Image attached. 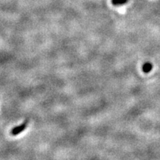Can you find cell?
I'll list each match as a JSON object with an SVG mask.
<instances>
[{
    "label": "cell",
    "instance_id": "obj_1",
    "mask_svg": "<svg viewBox=\"0 0 160 160\" xmlns=\"http://www.w3.org/2000/svg\"><path fill=\"white\" fill-rule=\"evenodd\" d=\"M28 120H25V121H24V122H22L21 125L14 127L13 128H12V130H11V134L12 135V136H17V135H19L20 133L23 132V131L27 128V127H28Z\"/></svg>",
    "mask_w": 160,
    "mask_h": 160
},
{
    "label": "cell",
    "instance_id": "obj_2",
    "mask_svg": "<svg viewBox=\"0 0 160 160\" xmlns=\"http://www.w3.org/2000/svg\"><path fill=\"white\" fill-rule=\"evenodd\" d=\"M152 68H153V64L150 62H145L142 66V70H143L144 73H148L151 71Z\"/></svg>",
    "mask_w": 160,
    "mask_h": 160
},
{
    "label": "cell",
    "instance_id": "obj_3",
    "mask_svg": "<svg viewBox=\"0 0 160 160\" xmlns=\"http://www.w3.org/2000/svg\"><path fill=\"white\" fill-rule=\"evenodd\" d=\"M127 2V0H112V4L114 5H120L125 4Z\"/></svg>",
    "mask_w": 160,
    "mask_h": 160
}]
</instances>
